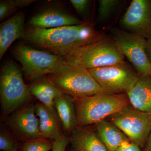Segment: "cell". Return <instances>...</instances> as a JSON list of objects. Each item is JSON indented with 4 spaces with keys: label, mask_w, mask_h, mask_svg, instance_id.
I'll return each mask as SVG.
<instances>
[{
    "label": "cell",
    "mask_w": 151,
    "mask_h": 151,
    "mask_svg": "<svg viewBox=\"0 0 151 151\" xmlns=\"http://www.w3.org/2000/svg\"><path fill=\"white\" fill-rule=\"evenodd\" d=\"M35 84L38 88L54 100L63 93L57 87L50 83L45 79Z\"/></svg>",
    "instance_id": "cb8c5ba5"
},
{
    "label": "cell",
    "mask_w": 151,
    "mask_h": 151,
    "mask_svg": "<svg viewBox=\"0 0 151 151\" xmlns=\"http://www.w3.org/2000/svg\"><path fill=\"white\" fill-rule=\"evenodd\" d=\"M20 143L4 127L0 131V150L2 151H19Z\"/></svg>",
    "instance_id": "7402d4cb"
},
{
    "label": "cell",
    "mask_w": 151,
    "mask_h": 151,
    "mask_svg": "<svg viewBox=\"0 0 151 151\" xmlns=\"http://www.w3.org/2000/svg\"><path fill=\"white\" fill-rule=\"evenodd\" d=\"M70 2L79 14H85L88 9L90 1L88 0H70Z\"/></svg>",
    "instance_id": "d4e9b609"
},
{
    "label": "cell",
    "mask_w": 151,
    "mask_h": 151,
    "mask_svg": "<svg viewBox=\"0 0 151 151\" xmlns=\"http://www.w3.org/2000/svg\"><path fill=\"white\" fill-rule=\"evenodd\" d=\"M63 57L68 64L87 69L118 64L124 62L125 58L113 39L105 35L94 42L71 50Z\"/></svg>",
    "instance_id": "277c9868"
},
{
    "label": "cell",
    "mask_w": 151,
    "mask_h": 151,
    "mask_svg": "<svg viewBox=\"0 0 151 151\" xmlns=\"http://www.w3.org/2000/svg\"><path fill=\"white\" fill-rule=\"evenodd\" d=\"M146 51L149 59L151 62V37L147 40Z\"/></svg>",
    "instance_id": "83f0119b"
},
{
    "label": "cell",
    "mask_w": 151,
    "mask_h": 151,
    "mask_svg": "<svg viewBox=\"0 0 151 151\" xmlns=\"http://www.w3.org/2000/svg\"><path fill=\"white\" fill-rule=\"evenodd\" d=\"M149 76H150V78H151V69H150V73H149Z\"/></svg>",
    "instance_id": "f546056e"
},
{
    "label": "cell",
    "mask_w": 151,
    "mask_h": 151,
    "mask_svg": "<svg viewBox=\"0 0 151 151\" xmlns=\"http://www.w3.org/2000/svg\"></svg>",
    "instance_id": "1f68e13d"
},
{
    "label": "cell",
    "mask_w": 151,
    "mask_h": 151,
    "mask_svg": "<svg viewBox=\"0 0 151 151\" xmlns=\"http://www.w3.org/2000/svg\"><path fill=\"white\" fill-rule=\"evenodd\" d=\"M89 23L52 29L30 26L22 39L38 49L64 56L69 52L92 43L104 36Z\"/></svg>",
    "instance_id": "6da1fadb"
},
{
    "label": "cell",
    "mask_w": 151,
    "mask_h": 151,
    "mask_svg": "<svg viewBox=\"0 0 151 151\" xmlns=\"http://www.w3.org/2000/svg\"><path fill=\"white\" fill-rule=\"evenodd\" d=\"M69 144V138L66 135L53 141V147L52 151H65Z\"/></svg>",
    "instance_id": "484cf974"
},
{
    "label": "cell",
    "mask_w": 151,
    "mask_h": 151,
    "mask_svg": "<svg viewBox=\"0 0 151 151\" xmlns=\"http://www.w3.org/2000/svg\"><path fill=\"white\" fill-rule=\"evenodd\" d=\"M35 1L33 0H4L0 2L1 21L8 17L19 9L28 6Z\"/></svg>",
    "instance_id": "d6986e66"
},
{
    "label": "cell",
    "mask_w": 151,
    "mask_h": 151,
    "mask_svg": "<svg viewBox=\"0 0 151 151\" xmlns=\"http://www.w3.org/2000/svg\"><path fill=\"white\" fill-rule=\"evenodd\" d=\"M19 62L25 78L33 81L58 70L68 63L63 57L19 43L12 50Z\"/></svg>",
    "instance_id": "8992f818"
},
{
    "label": "cell",
    "mask_w": 151,
    "mask_h": 151,
    "mask_svg": "<svg viewBox=\"0 0 151 151\" xmlns=\"http://www.w3.org/2000/svg\"><path fill=\"white\" fill-rule=\"evenodd\" d=\"M108 120L132 142L142 149L145 147L151 129V114L139 111L129 104Z\"/></svg>",
    "instance_id": "ba28073f"
},
{
    "label": "cell",
    "mask_w": 151,
    "mask_h": 151,
    "mask_svg": "<svg viewBox=\"0 0 151 151\" xmlns=\"http://www.w3.org/2000/svg\"><path fill=\"white\" fill-rule=\"evenodd\" d=\"M68 138L72 151H108L94 127H77Z\"/></svg>",
    "instance_id": "5bb4252c"
},
{
    "label": "cell",
    "mask_w": 151,
    "mask_h": 151,
    "mask_svg": "<svg viewBox=\"0 0 151 151\" xmlns=\"http://www.w3.org/2000/svg\"><path fill=\"white\" fill-rule=\"evenodd\" d=\"M117 151H144L142 148L132 142L124 143Z\"/></svg>",
    "instance_id": "4316f807"
},
{
    "label": "cell",
    "mask_w": 151,
    "mask_h": 151,
    "mask_svg": "<svg viewBox=\"0 0 151 151\" xmlns=\"http://www.w3.org/2000/svg\"><path fill=\"white\" fill-rule=\"evenodd\" d=\"M94 127L108 151H117L124 143L131 142L124 133L108 120L98 122Z\"/></svg>",
    "instance_id": "e0dca14e"
},
{
    "label": "cell",
    "mask_w": 151,
    "mask_h": 151,
    "mask_svg": "<svg viewBox=\"0 0 151 151\" xmlns=\"http://www.w3.org/2000/svg\"><path fill=\"white\" fill-rule=\"evenodd\" d=\"M92 77L107 94H125L133 88L139 75L127 63L88 69Z\"/></svg>",
    "instance_id": "52a82bcc"
},
{
    "label": "cell",
    "mask_w": 151,
    "mask_h": 151,
    "mask_svg": "<svg viewBox=\"0 0 151 151\" xmlns=\"http://www.w3.org/2000/svg\"><path fill=\"white\" fill-rule=\"evenodd\" d=\"M54 106L62 123L65 135L76 129V117L73 98L63 93L54 100Z\"/></svg>",
    "instance_id": "ac0fdd59"
},
{
    "label": "cell",
    "mask_w": 151,
    "mask_h": 151,
    "mask_svg": "<svg viewBox=\"0 0 151 151\" xmlns=\"http://www.w3.org/2000/svg\"><path fill=\"white\" fill-rule=\"evenodd\" d=\"M126 31L148 39L151 37V0H133L120 21Z\"/></svg>",
    "instance_id": "8fae6325"
},
{
    "label": "cell",
    "mask_w": 151,
    "mask_h": 151,
    "mask_svg": "<svg viewBox=\"0 0 151 151\" xmlns=\"http://www.w3.org/2000/svg\"><path fill=\"white\" fill-rule=\"evenodd\" d=\"M53 141L42 138L20 143L19 151H50L53 147Z\"/></svg>",
    "instance_id": "ffe728a7"
},
{
    "label": "cell",
    "mask_w": 151,
    "mask_h": 151,
    "mask_svg": "<svg viewBox=\"0 0 151 151\" xmlns=\"http://www.w3.org/2000/svg\"><path fill=\"white\" fill-rule=\"evenodd\" d=\"M70 151H72L70 150Z\"/></svg>",
    "instance_id": "4dcf8cb0"
},
{
    "label": "cell",
    "mask_w": 151,
    "mask_h": 151,
    "mask_svg": "<svg viewBox=\"0 0 151 151\" xmlns=\"http://www.w3.org/2000/svg\"><path fill=\"white\" fill-rule=\"evenodd\" d=\"M25 14L20 12L0 25V59L15 41L22 38L25 29Z\"/></svg>",
    "instance_id": "9a60e30c"
},
{
    "label": "cell",
    "mask_w": 151,
    "mask_h": 151,
    "mask_svg": "<svg viewBox=\"0 0 151 151\" xmlns=\"http://www.w3.org/2000/svg\"><path fill=\"white\" fill-rule=\"evenodd\" d=\"M45 79L72 97L91 96L103 92L88 69L68 64L45 76Z\"/></svg>",
    "instance_id": "5b68a950"
},
{
    "label": "cell",
    "mask_w": 151,
    "mask_h": 151,
    "mask_svg": "<svg viewBox=\"0 0 151 151\" xmlns=\"http://www.w3.org/2000/svg\"><path fill=\"white\" fill-rule=\"evenodd\" d=\"M144 151H151V129Z\"/></svg>",
    "instance_id": "f1b7e54d"
},
{
    "label": "cell",
    "mask_w": 151,
    "mask_h": 151,
    "mask_svg": "<svg viewBox=\"0 0 151 151\" xmlns=\"http://www.w3.org/2000/svg\"><path fill=\"white\" fill-rule=\"evenodd\" d=\"M23 72L13 60L3 64L0 73V102L4 121L20 108L30 103L32 96L25 83Z\"/></svg>",
    "instance_id": "3957f363"
},
{
    "label": "cell",
    "mask_w": 151,
    "mask_h": 151,
    "mask_svg": "<svg viewBox=\"0 0 151 151\" xmlns=\"http://www.w3.org/2000/svg\"><path fill=\"white\" fill-rule=\"evenodd\" d=\"M127 94L133 107L151 114V78L149 76H139L133 88Z\"/></svg>",
    "instance_id": "2e32d148"
},
{
    "label": "cell",
    "mask_w": 151,
    "mask_h": 151,
    "mask_svg": "<svg viewBox=\"0 0 151 151\" xmlns=\"http://www.w3.org/2000/svg\"><path fill=\"white\" fill-rule=\"evenodd\" d=\"M5 128L20 143L41 138L35 104L29 103L4 121Z\"/></svg>",
    "instance_id": "30bf717a"
},
{
    "label": "cell",
    "mask_w": 151,
    "mask_h": 151,
    "mask_svg": "<svg viewBox=\"0 0 151 151\" xmlns=\"http://www.w3.org/2000/svg\"><path fill=\"white\" fill-rule=\"evenodd\" d=\"M83 23L76 17L61 9H44L30 19V26L41 29H52L80 24Z\"/></svg>",
    "instance_id": "7c38bea8"
},
{
    "label": "cell",
    "mask_w": 151,
    "mask_h": 151,
    "mask_svg": "<svg viewBox=\"0 0 151 151\" xmlns=\"http://www.w3.org/2000/svg\"><path fill=\"white\" fill-rule=\"evenodd\" d=\"M72 98L76 113V128L94 125L130 104L127 93L112 94L102 92Z\"/></svg>",
    "instance_id": "7a4b0ae2"
},
{
    "label": "cell",
    "mask_w": 151,
    "mask_h": 151,
    "mask_svg": "<svg viewBox=\"0 0 151 151\" xmlns=\"http://www.w3.org/2000/svg\"><path fill=\"white\" fill-rule=\"evenodd\" d=\"M112 32L116 46L139 76H149L151 62L146 51L147 40L124 29H114Z\"/></svg>",
    "instance_id": "9c48e42d"
},
{
    "label": "cell",
    "mask_w": 151,
    "mask_h": 151,
    "mask_svg": "<svg viewBox=\"0 0 151 151\" xmlns=\"http://www.w3.org/2000/svg\"><path fill=\"white\" fill-rule=\"evenodd\" d=\"M35 108L39 122L41 138L54 141L65 135L54 107L48 108L42 103H38L35 104Z\"/></svg>",
    "instance_id": "4fadbf2b"
},
{
    "label": "cell",
    "mask_w": 151,
    "mask_h": 151,
    "mask_svg": "<svg viewBox=\"0 0 151 151\" xmlns=\"http://www.w3.org/2000/svg\"><path fill=\"white\" fill-rule=\"evenodd\" d=\"M29 89L32 96L37 98L40 103L48 108L54 107V99L39 89L35 84L29 86Z\"/></svg>",
    "instance_id": "603a6c76"
},
{
    "label": "cell",
    "mask_w": 151,
    "mask_h": 151,
    "mask_svg": "<svg viewBox=\"0 0 151 151\" xmlns=\"http://www.w3.org/2000/svg\"><path fill=\"white\" fill-rule=\"evenodd\" d=\"M98 5V19L105 21L110 18L119 7L121 1L119 0H100Z\"/></svg>",
    "instance_id": "44dd1931"
}]
</instances>
